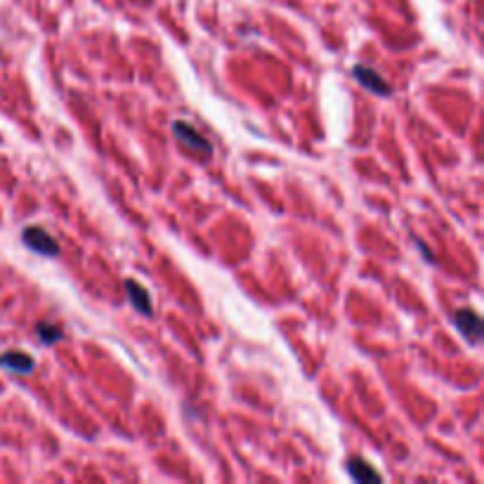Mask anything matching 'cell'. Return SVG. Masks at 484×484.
<instances>
[{"instance_id": "5b68a950", "label": "cell", "mask_w": 484, "mask_h": 484, "mask_svg": "<svg viewBox=\"0 0 484 484\" xmlns=\"http://www.w3.org/2000/svg\"><path fill=\"white\" fill-rule=\"evenodd\" d=\"M0 366L8 368V371H12V373L26 376L36 368V359L29 357V354L22 352V349H10V352L0 354Z\"/></svg>"}, {"instance_id": "6da1fadb", "label": "cell", "mask_w": 484, "mask_h": 484, "mask_svg": "<svg viewBox=\"0 0 484 484\" xmlns=\"http://www.w3.org/2000/svg\"><path fill=\"white\" fill-rule=\"evenodd\" d=\"M22 244L26 248H31L33 253L43 255V258H57V255H59V244L43 230V227H38V225L24 227Z\"/></svg>"}, {"instance_id": "8992f818", "label": "cell", "mask_w": 484, "mask_h": 484, "mask_svg": "<svg viewBox=\"0 0 484 484\" xmlns=\"http://www.w3.org/2000/svg\"><path fill=\"white\" fill-rule=\"evenodd\" d=\"M125 293H128V300H130V305L135 307L137 312H142V314H147V317H151V312H154L151 295H149V291H147L142 284H137L135 279H128L125 281Z\"/></svg>"}, {"instance_id": "277c9868", "label": "cell", "mask_w": 484, "mask_h": 484, "mask_svg": "<svg viewBox=\"0 0 484 484\" xmlns=\"http://www.w3.org/2000/svg\"><path fill=\"white\" fill-rule=\"evenodd\" d=\"M352 76L359 80L361 85L366 87V90H371L373 95H380V97H390V92H392V87L385 78L380 76L378 71L371 69V66H364V64H357L352 69Z\"/></svg>"}, {"instance_id": "7a4b0ae2", "label": "cell", "mask_w": 484, "mask_h": 484, "mask_svg": "<svg viewBox=\"0 0 484 484\" xmlns=\"http://www.w3.org/2000/svg\"><path fill=\"white\" fill-rule=\"evenodd\" d=\"M173 135L178 137L180 144H185L187 149L197 151V154H204L206 159L213 156V144L208 142V139L201 135L197 128H192L187 120H175L173 123Z\"/></svg>"}, {"instance_id": "ba28073f", "label": "cell", "mask_w": 484, "mask_h": 484, "mask_svg": "<svg viewBox=\"0 0 484 484\" xmlns=\"http://www.w3.org/2000/svg\"><path fill=\"white\" fill-rule=\"evenodd\" d=\"M36 338L43 342V345H52V342H59L64 338L62 328L57 324H50V321H40L36 324Z\"/></svg>"}, {"instance_id": "52a82bcc", "label": "cell", "mask_w": 484, "mask_h": 484, "mask_svg": "<svg viewBox=\"0 0 484 484\" xmlns=\"http://www.w3.org/2000/svg\"><path fill=\"white\" fill-rule=\"evenodd\" d=\"M345 470H347V475L352 477L354 482H371V480L378 482L380 480L378 470H376L368 461L359 459V456H352V459H347Z\"/></svg>"}, {"instance_id": "3957f363", "label": "cell", "mask_w": 484, "mask_h": 484, "mask_svg": "<svg viewBox=\"0 0 484 484\" xmlns=\"http://www.w3.org/2000/svg\"><path fill=\"white\" fill-rule=\"evenodd\" d=\"M454 326L459 328V333L468 342H473V345H477V342L482 340L484 326H482L480 314H477L473 307H459V310L454 312Z\"/></svg>"}]
</instances>
